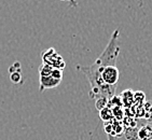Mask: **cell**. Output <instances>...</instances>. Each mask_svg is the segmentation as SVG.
<instances>
[{
	"label": "cell",
	"instance_id": "cell-1",
	"mask_svg": "<svg viewBox=\"0 0 152 140\" xmlns=\"http://www.w3.org/2000/svg\"><path fill=\"white\" fill-rule=\"evenodd\" d=\"M119 30H114L110 41L104 52L98 56L95 63L90 66H77V69L84 73L91 85V97L111 99L114 96L120 71L117 67V58L120 54Z\"/></svg>",
	"mask_w": 152,
	"mask_h": 140
},
{
	"label": "cell",
	"instance_id": "cell-2",
	"mask_svg": "<svg viewBox=\"0 0 152 140\" xmlns=\"http://www.w3.org/2000/svg\"><path fill=\"white\" fill-rule=\"evenodd\" d=\"M42 61L45 64L51 65L53 68H58V69H64L66 64H65L64 59L61 55H58L56 51L51 47L44 53H42Z\"/></svg>",
	"mask_w": 152,
	"mask_h": 140
},
{
	"label": "cell",
	"instance_id": "cell-3",
	"mask_svg": "<svg viewBox=\"0 0 152 140\" xmlns=\"http://www.w3.org/2000/svg\"><path fill=\"white\" fill-rule=\"evenodd\" d=\"M39 81H40V92H43L45 90H49V88H54L56 86H58L61 84L59 80H56L52 77H40L39 78Z\"/></svg>",
	"mask_w": 152,
	"mask_h": 140
},
{
	"label": "cell",
	"instance_id": "cell-4",
	"mask_svg": "<svg viewBox=\"0 0 152 140\" xmlns=\"http://www.w3.org/2000/svg\"><path fill=\"white\" fill-rule=\"evenodd\" d=\"M10 79L13 83L18 84L22 82V68H20V63H14L11 67L9 68Z\"/></svg>",
	"mask_w": 152,
	"mask_h": 140
},
{
	"label": "cell",
	"instance_id": "cell-5",
	"mask_svg": "<svg viewBox=\"0 0 152 140\" xmlns=\"http://www.w3.org/2000/svg\"><path fill=\"white\" fill-rule=\"evenodd\" d=\"M138 139L152 140V125L147 124L138 129Z\"/></svg>",
	"mask_w": 152,
	"mask_h": 140
},
{
	"label": "cell",
	"instance_id": "cell-6",
	"mask_svg": "<svg viewBox=\"0 0 152 140\" xmlns=\"http://www.w3.org/2000/svg\"><path fill=\"white\" fill-rule=\"evenodd\" d=\"M121 100H122V105L125 107H132L134 105V92L131 90H124L121 95Z\"/></svg>",
	"mask_w": 152,
	"mask_h": 140
},
{
	"label": "cell",
	"instance_id": "cell-7",
	"mask_svg": "<svg viewBox=\"0 0 152 140\" xmlns=\"http://www.w3.org/2000/svg\"><path fill=\"white\" fill-rule=\"evenodd\" d=\"M53 69H54V68H53L51 65L42 63V64L40 65V67H39V74H40V77H50Z\"/></svg>",
	"mask_w": 152,
	"mask_h": 140
},
{
	"label": "cell",
	"instance_id": "cell-8",
	"mask_svg": "<svg viewBox=\"0 0 152 140\" xmlns=\"http://www.w3.org/2000/svg\"><path fill=\"white\" fill-rule=\"evenodd\" d=\"M145 100H146V95L143 92L138 90L136 93H134V104L139 107V106H142L145 104Z\"/></svg>",
	"mask_w": 152,
	"mask_h": 140
},
{
	"label": "cell",
	"instance_id": "cell-9",
	"mask_svg": "<svg viewBox=\"0 0 152 140\" xmlns=\"http://www.w3.org/2000/svg\"><path fill=\"white\" fill-rule=\"evenodd\" d=\"M125 137L127 140H137L138 139V129L135 127H129L125 131Z\"/></svg>",
	"mask_w": 152,
	"mask_h": 140
},
{
	"label": "cell",
	"instance_id": "cell-10",
	"mask_svg": "<svg viewBox=\"0 0 152 140\" xmlns=\"http://www.w3.org/2000/svg\"><path fill=\"white\" fill-rule=\"evenodd\" d=\"M99 114H100V117H102L104 121H109L112 119V111L110 110L109 108H104L99 111Z\"/></svg>",
	"mask_w": 152,
	"mask_h": 140
},
{
	"label": "cell",
	"instance_id": "cell-11",
	"mask_svg": "<svg viewBox=\"0 0 152 140\" xmlns=\"http://www.w3.org/2000/svg\"><path fill=\"white\" fill-rule=\"evenodd\" d=\"M108 102H109V99H107V98H98V99L95 100V106H96V108L100 111L102 109L107 107Z\"/></svg>",
	"mask_w": 152,
	"mask_h": 140
},
{
	"label": "cell",
	"instance_id": "cell-12",
	"mask_svg": "<svg viewBox=\"0 0 152 140\" xmlns=\"http://www.w3.org/2000/svg\"><path fill=\"white\" fill-rule=\"evenodd\" d=\"M51 77L54 78V79H56V80L61 81V80H63V70L58 69V68H54L53 71H52V73H51Z\"/></svg>",
	"mask_w": 152,
	"mask_h": 140
},
{
	"label": "cell",
	"instance_id": "cell-13",
	"mask_svg": "<svg viewBox=\"0 0 152 140\" xmlns=\"http://www.w3.org/2000/svg\"><path fill=\"white\" fill-rule=\"evenodd\" d=\"M145 111H146V113H145V117H146L147 120L152 121V105L150 106L149 109H145Z\"/></svg>",
	"mask_w": 152,
	"mask_h": 140
}]
</instances>
